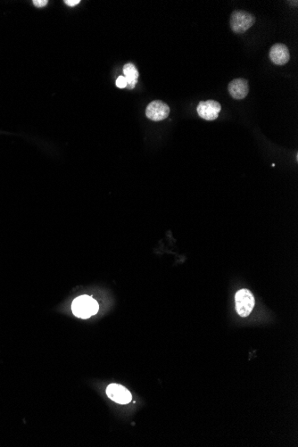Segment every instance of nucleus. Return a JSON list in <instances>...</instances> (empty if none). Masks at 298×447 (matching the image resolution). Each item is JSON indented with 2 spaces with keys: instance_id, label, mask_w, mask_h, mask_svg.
<instances>
[{
  "instance_id": "10",
  "label": "nucleus",
  "mask_w": 298,
  "mask_h": 447,
  "mask_svg": "<svg viewBox=\"0 0 298 447\" xmlns=\"http://www.w3.org/2000/svg\"><path fill=\"white\" fill-rule=\"evenodd\" d=\"M116 84L119 88H127V81H126L125 77L122 76V75L119 76L118 79L116 80Z\"/></svg>"
},
{
  "instance_id": "3",
  "label": "nucleus",
  "mask_w": 298,
  "mask_h": 447,
  "mask_svg": "<svg viewBox=\"0 0 298 447\" xmlns=\"http://www.w3.org/2000/svg\"><path fill=\"white\" fill-rule=\"evenodd\" d=\"M236 310L241 317H248L254 307V297L248 289H240L235 295Z\"/></svg>"
},
{
  "instance_id": "5",
  "label": "nucleus",
  "mask_w": 298,
  "mask_h": 447,
  "mask_svg": "<svg viewBox=\"0 0 298 447\" xmlns=\"http://www.w3.org/2000/svg\"><path fill=\"white\" fill-rule=\"evenodd\" d=\"M169 114V105L164 102L160 101V100L151 102L146 107V117L152 121H155V122L163 121L168 117Z\"/></svg>"
},
{
  "instance_id": "9",
  "label": "nucleus",
  "mask_w": 298,
  "mask_h": 447,
  "mask_svg": "<svg viewBox=\"0 0 298 447\" xmlns=\"http://www.w3.org/2000/svg\"><path fill=\"white\" fill-rule=\"evenodd\" d=\"M123 76L127 81V88L133 89L135 87L138 79H139V71L135 65L129 63L123 66Z\"/></svg>"
},
{
  "instance_id": "2",
  "label": "nucleus",
  "mask_w": 298,
  "mask_h": 447,
  "mask_svg": "<svg viewBox=\"0 0 298 447\" xmlns=\"http://www.w3.org/2000/svg\"><path fill=\"white\" fill-rule=\"evenodd\" d=\"M255 23V18L253 14L243 10L234 11L231 15V30L235 33H244L249 30Z\"/></svg>"
},
{
  "instance_id": "12",
  "label": "nucleus",
  "mask_w": 298,
  "mask_h": 447,
  "mask_svg": "<svg viewBox=\"0 0 298 447\" xmlns=\"http://www.w3.org/2000/svg\"><path fill=\"white\" fill-rule=\"evenodd\" d=\"M65 3L69 7H74L79 3H81V1L80 0H65Z\"/></svg>"
},
{
  "instance_id": "7",
  "label": "nucleus",
  "mask_w": 298,
  "mask_h": 447,
  "mask_svg": "<svg viewBox=\"0 0 298 447\" xmlns=\"http://www.w3.org/2000/svg\"><path fill=\"white\" fill-rule=\"evenodd\" d=\"M270 58L275 65H286L290 59V54L288 47L281 43L273 45L270 49Z\"/></svg>"
},
{
  "instance_id": "1",
  "label": "nucleus",
  "mask_w": 298,
  "mask_h": 447,
  "mask_svg": "<svg viewBox=\"0 0 298 447\" xmlns=\"http://www.w3.org/2000/svg\"><path fill=\"white\" fill-rule=\"evenodd\" d=\"M99 304L89 295H81L75 298L71 304V311L76 317L88 319L99 312Z\"/></svg>"
},
{
  "instance_id": "11",
  "label": "nucleus",
  "mask_w": 298,
  "mask_h": 447,
  "mask_svg": "<svg viewBox=\"0 0 298 447\" xmlns=\"http://www.w3.org/2000/svg\"><path fill=\"white\" fill-rule=\"evenodd\" d=\"M48 3V0H34L33 4L35 7H44Z\"/></svg>"
},
{
  "instance_id": "6",
  "label": "nucleus",
  "mask_w": 298,
  "mask_h": 447,
  "mask_svg": "<svg viewBox=\"0 0 298 447\" xmlns=\"http://www.w3.org/2000/svg\"><path fill=\"white\" fill-rule=\"evenodd\" d=\"M106 395L114 402L121 404H127L133 399L129 390L118 384L109 385L106 388Z\"/></svg>"
},
{
  "instance_id": "8",
  "label": "nucleus",
  "mask_w": 298,
  "mask_h": 447,
  "mask_svg": "<svg viewBox=\"0 0 298 447\" xmlns=\"http://www.w3.org/2000/svg\"><path fill=\"white\" fill-rule=\"evenodd\" d=\"M228 89L234 99H243L249 93V86L245 79H235L228 86Z\"/></svg>"
},
{
  "instance_id": "4",
  "label": "nucleus",
  "mask_w": 298,
  "mask_h": 447,
  "mask_svg": "<svg viewBox=\"0 0 298 447\" xmlns=\"http://www.w3.org/2000/svg\"><path fill=\"white\" fill-rule=\"evenodd\" d=\"M197 114L201 118L207 121H214L218 118L221 110V105L219 102L214 100L201 101L197 105Z\"/></svg>"
}]
</instances>
